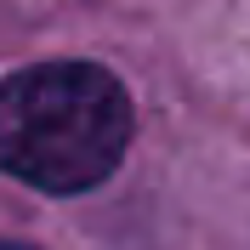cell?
<instances>
[{"instance_id":"1","label":"cell","mask_w":250,"mask_h":250,"mask_svg":"<svg viewBox=\"0 0 250 250\" xmlns=\"http://www.w3.org/2000/svg\"><path fill=\"white\" fill-rule=\"evenodd\" d=\"M131 148V97L97 62H34L0 85V165L46 193H85Z\"/></svg>"},{"instance_id":"2","label":"cell","mask_w":250,"mask_h":250,"mask_svg":"<svg viewBox=\"0 0 250 250\" xmlns=\"http://www.w3.org/2000/svg\"><path fill=\"white\" fill-rule=\"evenodd\" d=\"M0 250H29V245H12V239H0Z\"/></svg>"}]
</instances>
